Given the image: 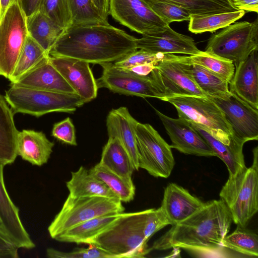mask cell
Returning a JSON list of instances; mask_svg holds the SVG:
<instances>
[{
    "label": "cell",
    "instance_id": "cell-4",
    "mask_svg": "<svg viewBox=\"0 0 258 258\" xmlns=\"http://www.w3.org/2000/svg\"><path fill=\"white\" fill-rule=\"evenodd\" d=\"M5 98L14 114L22 113L39 117L60 112L73 113L86 103L76 94H68L35 89L11 85Z\"/></svg>",
    "mask_w": 258,
    "mask_h": 258
},
{
    "label": "cell",
    "instance_id": "cell-41",
    "mask_svg": "<svg viewBox=\"0 0 258 258\" xmlns=\"http://www.w3.org/2000/svg\"><path fill=\"white\" fill-rule=\"evenodd\" d=\"M46 254L49 258H116L114 255L93 244H89L88 248H77L69 252L48 248Z\"/></svg>",
    "mask_w": 258,
    "mask_h": 258
},
{
    "label": "cell",
    "instance_id": "cell-48",
    "mask_svg": "<svg viewBox=\"0 0 258 258\" xmlns=\"http://www.w3.org/2000/svg\"><path fill=\"white\" fill-rule=\"evenodd\" d=\"M93 1L103 17L107 20L108 16L109 15V0H93Z\"/></svg>",
    "mask_w": 258,
    "mask_h": 258
},
{
    "label": "cell",
    "instance_id": "cell-18",
    "mask_svg": "<svg viewBox=\"0 0 258 258\" xmlns=\"http://www.w3.org/2000/svg\"><path fill=\"white\" fill-rule=\"evenodd\" d=\"M0 163V226L19 248L35 247L20 218L19 208L11 199L5 184L4 168Z\"/></svg>",
    "mask_w": 258,
    "mask_h": 258
},
{
    "label": "cell",
    "instance_id": "cell-24",
    "mask_svg": "<svg viewBox=\"0 0 258 258\" xmlns=\"http://www.w3.org/2000/svg\"><path fill=\"white\" fill-rule=\"evenodd\" d=\"M189 123L207 142L216 156L224 162L230 175H234L246 167L243 154L244 143L234 136L229 144H224L202 127L194 123Z\"/></svg>",
    "mask_w": 258,
    "mask_h": 258
},
{
    "label": "cell",
    "instance_id": "cell-10",
    "mask_svg": "<svg viewBox=\"0 0 258 258\" xmlns=\"http://www.w3.org/2000/svg\"><path fill=\"white\" fill-rule=\"evenodd\" d=\"M28 36L26 16L16 0L0 21V75L9 79Z\"/></svg>",
    "mask_w": 258,
    "mask_h": 258
},
{
    "label": "cell",
    "instance_id": "cell-14",
    "mask_svg": "<svg viewBox=\"0 0 258 258\" xmlns=\"http://www.w3.org/2000/svg\"><path fill=\"white\" fill-rule=\"evenodd\" d=\"M211 98L223 112L233 135L246 143L258 140V110L233 93L223 98Z\"/></svg>",
    "mask_w": 258,
    "mask_h": 258
},
{
    "label": "cell",
    "instance_id": "cell-8",
    "mask_svg": "<svg viewBox=\"0 0 258 258\" xmlns=\"http://www.w3.org/2000/svg\"><path fill=\"white\" fill-rule=\"evenodd\" d=\"M258 49V20L233 23L209 39L206 52L232 61L234 66Z\"/></svg>",
    "mask_w": 258,
    "mask_h": 258
},
{
    "label": "cell",
    "instance_id": "cell-46",
    "mask_svg": "<svg viewBox=\"0 0 258 258\" xmlns=\"http://www.w3.org/2000/svg\"><path fill=\"white\" fill-rule=\"evenodd\" d=\"M238 10L258 13V0H230Z\"/></svg>",
    "mask_w": 258,
    "mask_h": 258
},
{
    "label": "cell",
    "instance_id": "cell-12",
    "mask_svg": "<svg viewBox=\"0 0 258 258\" xmlns=\"http://www.w3.org/2000/svg\"><path fill=\"white\" fill-rule=\"evenodd\" d=\"M109 13L121 25L142 35L162 32L169 25L144 0H109Z\"/></svg>",
    "mask_w": 258,
    "mask_h": 258
},
{
    "label": "cell",
    "instance_id": "cell-28",
    "mask_svg": "<svg viewBox=\"0 0 258 258\" xmlns=\"http://www.w3.org/2000/svg\"><path fill=\"white\" fill-rule=\"evenodd\" d=\"M120 213L98 217L73 226L58 235L54 239L59 242L87 244L108 227Z\"/></svg>",
    "mask_w": 258,
    "mask_h": 258
},
{
    "label": "cell",
    "instance_id": "cell-11",
    "mask_svg": "<svg viewBox=\"0 0 258 258\" xmlns=\"http://www.w3.org/2000/svg\"><path fill=\"white\" fill-rule=\"evenodd\" d=\"M151 77L163 94L162 100L166 97L179 95L207 97L191 75L188 56L172 54L169 58L156 63Z\"/></svg>",
    "mask_w": 258,
    "mask_h": 258
},
{
    "label": "cell",
    "instance_id": "cell-25",
    "mask_svg": "<svg viewBox=\"0 0 258 258\" xmlns=\"http://www.w3.org/2000/svg\"><path fill=\"white\" fill-rule=\"evenodd\" d=\"M99 163L117 174L130 185L135 186L132 180L134 169L130 157L117 138L109 137L103 148Z\"/></svg>",
    "mask_w": 258,
    "mask_h": 258
},
{
    "label": "cell",
    "instance_id": "cell-22",
    "mask_svg": "<svg viewBox=\"0 0 258 258\" xmlns=\"http://www.w3.org/2000/svg\"><path fill=\"white\" fill-rule=\"evenodd\" d=\"M136 119L128 109L120 107L112 109L106 118V126L109 137H115L126 150L134 170H139L137 139L134 130Z\"/></svg>",
    "mask_w": 258,
    "mask_h": 258
},
{
    "label": "cell",
    "instance_id": "cell-17",
    "mask_svg": "<svg viewBox=\"0 0 258 258\" xmlns=\"http://www.w3.org/2000/svg\"><path fill=\"white\" fill-rule=\"evenodd\" d=\"M136 44L137 49L153 53L194 55L201 52L191 37L175 31L169 25L162 32L142 35Z\"/></svg>",
    "mask_w": 258,
    "mask_h": 258
},
{
    "label": "cell",
    "instance_id": "cell-9",
    "mask_svg": "<svg viewBox=\"0 0 258 258\" xmlns=\"http://www.w3.org/2000/svg\"><path fill=\"white\" fill-rule=\"evenodd\" d=\"M139 168L156 177H168L175 161L170 145L148 123L134 124Z\"/></svg>",
    "mask_w": 258,
    "mask_h": 258
},
{
    "label": "cell",
    "instance_id": "cell-1",
    "mask_svg": "<svg viewBox=\"0 0 258 258\" xmlns=\"http://www.w3.org/2000/svg\"><path fill=\"white\" fill-rule=\"evenodd\" d=\"M137 39L109 23L72 24L63 30L48 55L101 64L137 50Z\"/></svg>",
    "mask_w": 258,
    "mask_h": 258
},
{
    "label": "cell",
    "instance_id": "cell-36",
    "mask_svg": "<svg viewBox=\"0 0 258 258\" xmlns=\"http://www.w3.org/2000/svg\"><path fill=\"white\" fill-rule=\"evenodd\" d=\"M188 61L204 67L229 83L235 71L232 61L206 51H201L198 54L188 56Z\"/></svg>",
    "mask_w": 258,
    "mask_h": 258
},
{
    "label": "cell",
    "instance_id": "cell-2",
    "mask_svg": "<svg viewBox=\"0 0 258 258\" xmlns=\"http://www.w3.org/2000/svg\"><path fill=\"white\" fill-rule=\"evenodd\" d=\"M231 215L221 200L204 206L172 227L153 243L152 249L181 248L200 253L217 252L224 247L223 240L232 222Z\"/></svg>",
    "mask_w": 258,
    "mask_h": 258
},
{
    "label": "cell",
    "instance_id": "cell-34",
    "mask_svg": "<svg viewBox=\"0 0 258 258\" xmlns=\"http://www.w3.org/2000/svg\"><path fill=\"white\" fill-rule=\"evenodd\" d=\"M89 172L103 181L122 202H130L134 199L135 186L130 185L99 163L90 169Z\"/></svg>",
    "mask_w": 258,
    "mask_h": 258
},
{
    "label": "cell",
    "instance_id": "cell-42",
    "mask_svg": "<svg viewBox=\"0 0 258 258\" xmlns=\"http://www.w3.org/2000/svg\"><path fill=\"white\" fill-rule=\"evenodd\" d=\"M52 136L66 144L73 146L77 145L75 126L70 117L53 125Z\"/></svg>",
    "mask_w": 258,
    "mask_h": 258
},
{
    "label": "cell",
    "instance_id": "cell-30",
    "mask_svg": "<svg viewBox=\"0 0 258 258\" xmlns=\"http://www.w3.org/2000/svg\"><path fill=\"white\" fill-rule=\"evenodd\" d=\"M189 69L197 85L207 97L223 98L230 93L229 83L204 67L189 62Z\"/></svg>",
    "mask_w": 258,
    "mask_h": 258
},
{
    "label": "cell",
    "instance_id": "cell-19",
    "mask_svg": "<svg viewBox=\"0 0 258 258\" xmlns=\"http://www.w3.org/2000/svg\"><path fill=\"white\" fill-rule=\"evenodd\" d=\"M205 203L183 187L170 183L164 189L159 208L170 225L180 223L202 209Z\"/></svg>",
    "mask_w": 258,
    "mask_h": 258
},
{
    "label": "cell",
    "instance_id": "cell-16",
    "mask_svg": "<svg viewBox=\"0 0 258 258\" xmlns=\"http://www.w3.org/2000/svg\"><path fill=\"white\" fill-rule=\"evenodd\" d=\"M49 59L85 103L96 98L98 87L88 62L65 56L49 55Z\"/></svg>",
    "mask_w": 258,
    "mask_h": 258
},
{
    "label": "cell",
    "instance_id": "cell-47",
    "mask_svg": "<svg viewBox=\"0 0 258 258\" xmlns=\"http://www.w3.org/2000/svg\"><path fill=\"white\" fill-rule=\"evenodd\" d=\"M26 17L38 11L41 0H18Z\"/></svg>",
    "mask_w": 258,
    "mask_h": 258
},
{
    "label": "cell",
    "instance_id": "cell-13",
    "mask_svg": "<svg viewBox=\"0 0 258 258\" xmlns=\"http://www.w3.org/2000/svg\"><path fill=\"white\" fill-rule=\"evenodd\" d=\"M101 76L96 80L99 88H106L114 93L142 97H153L160 100L163 95L151 77L132 75L115 68L112 62L100 64Z\"/></svg>",
    "mask_w": 258,
    "mask_h": 258
},
{
    "label": "cell",
    "instance_id": "cell-39",
    "mask_svg": "<svg viewBox=\"0 0 258 258\" xmlns=\"http://www.w3.org/2000/svg\"><path fill=\"white\" fill-rule=\"evenodd\" d=\"M165 22L189 21L190 15L184 8L166 0H144Z\"/></svg>",
    "mask_w": 258,
    "mask_h": 258
},
{
    "label": "cell",
    "instance_id": "cell-27",
    "mask_svg": "<svg viewBox=\"0 0 258 258\" xmlns=\"http://www.w3.org/2000/svg\"><path fill=\"white\" fill-rule=\"evenodd\" d=\"M14 115L5 97L0 94V163L5 166L13 163L17 157L16 144L19 131Z\"/></svg>",
    "mask_w": 258,
    "mask_h": 258
},
{
    "label": "cell",
    "instance_id": "cell-35",
    "mask_svg": "<svg viewBox=\"0 0 258 258\" xmlns=\"http://www.w3.org/2000/svg\"><path fill=\"white\" fill-rule=\"evenodd\" d=\"M185 9L190 15H212L239 11L230 0H166Z\"/></svg>",
    "mask_w": 258,
    "mask_h": 258
},
{
    "label": "cell",
    "instance_id": "cell-15",
    "mask_svg": "<svg viewBox=\"0 0 258 258\" xmlns=\"http://www.w3.org/2000/svg\"><path fill=\"white\" fill-rule=\"evenodd\" d=\"M155 111L170 138L171 148L187 155L216 156L207 142L187 121L180 117L173 118Z\"/></svg>",
    "mask_w": 258,
    "mask_h": 258
},
{
    "label": "cell",
    "instance_id": "cell-31",
    "mask_svg": "<svg viewBox=\"0 0 258 258\" xmlns=\"http://www.w3.org/2000/svg\"><path fill=\"white\" fill-rule=\"evenodd\" d=\"M245 13V11L239 10L212 15H190L188 30L195 34L213 32L234 23L242 18Z\"/></svg>",
    "mask_w": 258,
    "mask_h": 258
},
{
    "label": "cell",
    "instance_id": "cell-45",
    "mask_svg": "<svg viewBox=\"0 0 258 258\" xmlns=\"http://www.w3.org/2000/svg\"><path fill=\"white\" fill-rule=\"evenodd\" d=\"M157 63V62L145 63L127 68H118L114 67L120 71L136 76L151 77V73L155 68Z\"/></svg>",
    "mask_w": 258,
    "mask_h": 258
},
{
    "label": "cell",
    "instance_id": "cell-40",
    "mask_svg": "<svg viewBox=\"0 0 258 258\" xmlns=\"http://www.w3.org/2000/svg\"><path fill=\"white\" fill-rule=\"evenodd\" d=\"M171 54L153 53L139 49L112 62V64L116 67L127 68L145 63H156L169 58Z\"/></svg>",
    "mask_w": 258,
    "mask_h": 258
},
{
    "label": "cell",
    "instance_id": "cell-5",
    "mask_svg": "<svg viewBox=\"0 0 258 258\" xmlns=\"http://www.w3.org/2000/svg\"><path fill=\"white\" fill-rule=\"evenodd\" d=\"M232 221L245 227L258 211V164L229 176L219 194Z\"/></svg>",
    "mask_w": 258,
    "mask_h": 258
},
{
    "label": "cell",
    "instance_id": "cell-23",
    "mask_svg": "<svg viewBox=\"0 0 258 258\" xmlns=\"http://www.w3.org/2000/svg\"><path fill=\"white\" fill-rule=\"evenodd\" d=\"M54 145L43 132L23 130L17 136L16 153L23 160L41 166L47 162Z\"/></svg>",
    "mask_w": 258,
    "mask_h": 258
},
{
    "label": "cell",
    "instance_id": "cell-44",
    "mask_svg": "<svg viewBox=\"0 0 258 258\" xmlns=\"http://www.w3.org/2000/svg\"><path fill=\"white\" fill-rule=\"evenodd\" d=\"M19 247L0 226V258H17Z\"/></svg>",
    "mask_w": 258,
    "mask_h": 258
},
{
    "label": "cell",
    "instance_id": "cell-43",
    "mask_svg": "<svg viewBox=\"0 0 258 258\" xmlns=\"http://www.w3.org/2000/svg\"><path fill=\"white\" fill-rule=\"evenodd\" d=\"M170 225L160 209H150L145 224L144 233L148 240L156 232Z\"/></svg>",
    "mask_w": 258,
    "mask_h": 258
},
{
    "label": "cell",
    "instance_id": "cell-3",
    "mask_svg": "<svg viewBox=\"0 0 258 258\" xmlns=\"http://www.w3.org/2000/svg\"><path fill=\"white\" fill-rule=\"evenodd\" d=\"M150 209L121 213L108 227L87 243L93 244L116 258L144 257L151 250L144 229Z\"/></svg>",
    "mask_w": 258,
    "mask_h": 258
},
{
    "label": "cell",
    "instance_id": "cell-33",
    "mask_svg": "<svg viewBox=\"0 0 258 258\" xmlns=\"http://www.w3.org/2000/svg\"><path fill=\"white\" fill-rule=\"evenodd\" d=\"M49 55L29 35L9 78L11 83L17 80L45 57Z\"/></svg>",
    "mask_w": 258,
    "mask_h": 258
},
{
    "label": "cell",
    "instance_id": "cell-7",
    "mask_svg": "<svg viewBox=\"0 0 258 258\" xmlns=\"http://www.w3.org/2000/svg\"><path fill=\"white\" fill-rule=\"evenodd\" d=\"M118 199L103 197L74 198L68 196L60 211L48 227L50 236L58 235L86 221L104 215L123 212Z\"/></svg>",
    "mask_w": 258,
    "mask_h": 258
},
{
    "label": "cell",
    "instance_id": "cell-37",
    "mask_svg": "<svg viewBox=\"0 0 258 258\" xmlns=\"http://www.w3.org/2000/svg\"><path fill=\"white\" fill-rule=\"evenodd\" d=\"M72 24H106L105 19L93 0H68Z\"/></svg>",
    "mask_w": 258,
    "mask_h": 258
},
{
    "label": "cell",
    "instance_id": "cell-26",
    "mask_svg": "<svg viewBox=\"0 0 258 258\" xmlns=\"http://www.w3.org/2000/svg\"><path fill=\"white\" fill-rule=\"evenodd\" d=\"M71 174V178L66 182L69 195L71 197H103L118 199L103 181L94 176L84 166H81L77 171L72 172Z\"/></svg>",
    "mask_w": 258,
    "mask_h": 258
},
{
    "label": "cell",
    "instance_id": "cell-20",
    "mask_svg": "<svg viewBox=\"0 0 258 258\" xmlns=\"http://www.w3.org/2000/svg\"><path fill=\"white\" fill-rule=\"evenodd\" d=\"M11 85L48 91L76 94L50 62L49 55L43 58Z\"/></svg>",
    "mask_w": 258,
    "mask_h": 258
},
{
    "label": "cell",
    "instance_id": "cell-49",
    "mask_svg": "<svg viewBox=\"0 0 258 258\" xmlns=\"http://www.w3.org/2000/svg\"><path fill=\"white\" fill-rule=\"evenodd\" d=\"M16 0H0V21L9 7Z\"/></svg>",
    "mask_w": 258,
    "mask_h": 258
},
{
    "label": "cell",
    "instance_id": "cell-38",
    "mask_svg": "<svg viewBox=\"0 0 258 258\" xmlns=\"http://www.w3.org/2000/svg\"><path fill=\"white\" fill-rule=\"evenodd\" d=\"M38 10L63 30L72 24L68 0H41Z\"/></svg>",
    "mask_w": 258,
    "mask_h": 258
},
{
    "label": "cell",
    "instance_id": "cell-6",
    "mask_svg": "<svg viewBox=\"0 0 258 258\" xmlns=\"http://www.w3.org/2000/svg\"><path fill=\"white\" fill-rule=\"evenodd\" d=\"M176 108L178 117L202 127L214 137L229 144L234 135L230 125L217 104L210 98L179 95L164 98Z\"/></svg>",
    "mask_w": 258,
    "mask_h": 258
},
{
    "label": "cell",
    "instance_id": "cell-21",
    "mask_svg": "<svg viewBox=\"0 0 258 258\" xmlns=\"http://www.w3.org/2000/svg\"><path fill=\"white\" fill-rule=\"evenodd\" d=\"M229 88L230 92L258 110V49L235 66Z\"/></svg>",
    "mask_w": 258,
    "mask_h": 258
},
{
    "label": "cell",
    "instance_id": "cell-29",
    "mask_svg": "<svg viewBox=\"0 0 258 258\" xmlns=\"http://www.w3.org/2000/svg\"><path fill=\"white\" fill-rule=\"evenodd\" d=\"M28 35L48 54L63 31L54 22L39 10L26 17Z\"/></svg>",
    "mask_w": 258,
    "mask_h": 258
},
{
    "label": "cell",
    "instance_id": "cell-32",
    "mask_svg": "<svg viewBox=\"0 0 258 258\" xmlns=\"http://www.w3.org/2000/svg\"><path fill=\"white\" fill-rule=\"evenodd\" d=\"M224 248L248 256H258V236L254 232L237 225L223 240Z\"/></svg>",
    "mask_w": 258,
    "mask_h": 258
}]
</instances>
